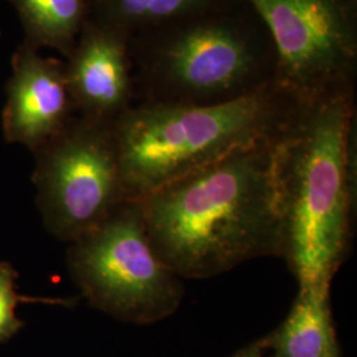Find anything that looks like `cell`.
<instances>
[{"label":"cell","instance_id":"obj_8","mask_svg":"<svg viewBox=\"0 0 357 357\" xmlns=\"http://www.w3.org/2000/svg\"><path fill=\"white\" fill-rule=\"evenodd\" d=\"M76 114L64 61L44 57L24 41L13 57V76L1 125L6 141L24 144L36 153Z\"/></svg>","mask_w":357,"mask_h":357},{"label":"cell","instance_id":"obj_2","mask_svg":"<svg viewBox=\"0 0 357 357\" xmlns=\"http://www.w3.org/2000/svg\"><path fill=\"white\" fill-rule=\"evenodd\" d=\"M355 89L299 100L273 141L282 258L298 284L331 286L351 238Z\"/></svg>","mask_w":357,"mask_h":357},{"label":"cell","instance_id":"obj_5","mask_svg":"<svg viewBox=\"0 0 357 357\" xmlns=\"http://www.w3.org/2000/svg\"><path fill=\"white\" fill-rule=\"evenodd\" d=\"M69 245V273L90 306L137 324L165 319L180 306L183 280L156 253L138 200L123 202Z\"/></svg>","mask_w":357,"mask_h":357},{"label":"cell","instance_id":"obj_9","mask_svg":"<svg viewBox=\"0 0 357 357\" xmlns=\"http://www.w3.org/2000/svg\"><path fill=\"white\" fill-rule=\"evenodd\" d=\"M65 59L77 115L113 123L137 102L130 38L88 20Z\"/></svg>","mask_w":357,"mask_h":357},{"label":"cell","instance_id":"obj_12","mask_svg":"<svg viewBox=\"0 0 357 357\" xmlns=\"http://www.w3.org/2000/svg\"><path fill=\"white\" fill-rule=\"evenodd\" d=\"M35 48H52L65 57L89 20V0H10Z\"/></svg>","mask_w":357,"mask_h":357},{"label":"cell","instance_id":"obj_7","mask_svg":"<svg viewBox=\"0 0 357 357\" xmlns=\"http://www.w3.org/2000/svg\"><path fill=\"white\" fill-rule=\"evenodd\" d=\"M277 56L275 84L298 100L355 89L357 0H248Z\"/></svg>","mask_w":357,"mask_h":357},{"label":"cell","instance_id":"obj_10","mask_svg":"<svg viewBox=\"0 0 357 357\" xmlns=\"http://www.w3.org/2000/svg\"><path fill=\"white\" fill-rule=\"evenodd\" d=\"M330 294L331 286L299 284L287 318L265 339L270 357H340Z\"/></svg>","mask_w":357,"mask_h":357},{"label":"cell","instance_id":"obj_14","mask_svg":"<svg viewBox=\"0 0 357 357\" xmlns=\"http://www.w3.org/2000/svg\"><path fill=\"white\" fill-rule=\"evenodd\" d=\"M264 351H265V340H261L231 357H266L264 355Z\"/></svg>","mask_w":357,"mask_h":357},{"label":"cell","instance_id":"obj_3","mask_svg":"<svg viewBox=\"0 0 357 357\" xmlns=\"http://www.w3.org/2000/svg\"><path fill=\"white\" fill-rule=\"evenodd\" d=\"M137 102H227L275 84L268 28L238 0L130 38Z\"/></svg>","mask_w":357,"mask_h":357},{"label":"cell","instance_id":"obj_6","mask_svg":"<svg viewBox=\"0 0 357 357\" xmlns=\"http://www.w3.org/2000/svg\"><path fill=\"white\" fill-rule=\"evenodd\" d=\"M112 125L75 115L35 153L38 208L61 241L75 243L128 200Z\"/></svg>","mask_w":357,"mask_h":357},{"label":"cell","instance_id":"obj_4","mask_svg":"<svg viewBox=\"0 0 357 357\" xmlns=\"http://www.w3.org/2000/svg\"><path fill=\"white\" fill-rule=\"evenodd\" d=\"M298 101L274 84L227 102L134 103L112 125L126 199L274 139Z\"/></svg>","mask_w":357,"mask_h":357},{"label":"cell","instance_id":"obj_13","mask_svg":"<svg viewBox=\"0 0 357 357\" xmlns=\"http://www.w3.org/2000/svg\"><path fill=\"white\" fill-rule=\"evenodd\" d=\"M17 277L11 264L0 261V344L13 339L24 327V321L16 317V307L22 302H41V299L26 298L16 291Z\"/></svg>","mask_w":357,"mask_h":357},{"label":"cell","instance_id":"obj_11","mask_svg":"<svg viewBox=\"0 0 357 357\" xmlns=\"http://www.w3.org/2000/svg\"><path fill=\"white\" fill-rule=\"evenodd\" d=\"M238 0H89V20L131 38Z\"/></svg>","mask_w":357,"mask_h":357},{"label":"cell","instance_id":"obj_1","mask_svg":"<svg viewBox=\"0 0 357 357\" xmlns=\"http://www.w3.org/2000/svg\"><path fill=\"white\" fill-rule=\"evenodd\" d=\"M273 141L229 153L138 200L156 253L181 280L281 257Z\"/></svg>","mask_w":357,"mask_h":357}]
</instances>
